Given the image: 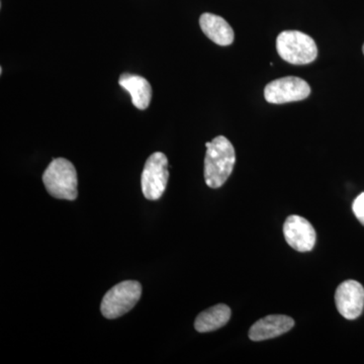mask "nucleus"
I'll list each match as a JSON object with an SVG mask.
<instances>
[{
  "mask_svg": "<svg viewBox=\"0 0 364 364\" xmlns=\"http://www.w3.org/2000/svg\"><path fill=\"white\" fill-rule=\"evenodd\" d=\"M205 183L210 188H221L231 176L236 162L233 145L226 136H219L205 143Z\"/></svg>",
  "mask_w": 364,
  "mask_h": 364,
  "instance_id": "1",
  "label": "nucleus"
},
{
  "mask_svg": "<svg viewBox=\"0 0 364 364\" xmlns=\"http://www.w3.org/2000/svg\"><path fill=\"white\" fill-rule=\"evenodd\" d=\"M43 182L53 198L66 200L77 198V172L65 158H57L50 163L43 174Z\"/></svg>",
  "mask_w": 364,
  "mask_h": 364,
  "instance_id": "2",
  "label": "nucleus"
},
{
  "mask_svg": "<svg viewBox=\"0 0 364 364\" xmlns=\"http://www.w3.org/2000/svg\"><path fill=\"white\" fill-rule=\"evenodd\" d=\"M277 53L293 65H306L315 61L318 48L315 41L299 31H284L277 39Z\"/></svg>",
  "mask_w": 364,
  "mask_h": 364,
  "instance_id": "3",
  "label": "nucleus"
},
{
  "mask_svg": "<svg viewBox=\"0 0 364 364\" xmlns=\"http://www.w3.org/2000/svg\"><path fill=\"white\" fill-rule=\"evenodd\" d=\"M142 296V286L135 280H126L112 287L102 299L100 311L107 318L122 317L136 305Z\"/></svg>",
  "mask_w": 364,
  "mask_h": 364,
  "instance_id": "4",
  "label": "nucleus"
},
{
  "mask_svg": "<svg viewBox=\"0 0 364 364\" xmlns=\"http://www.w3.org/2000/svg\"><path fill=\"white\" fill-rule=\"evenodd\" d=\"M168 159L161 152L153 153L144 166L141 186L147 200H157L161 198L168 182Z\"/></svg>",
  "mask_w": 364,
  "mask_h": 364,
  "instance_id": "5",
  "label": "nucleus"
},
{
  "mask_svg": "<svg viewBox=\"0 0 364 364\" xmlns=\"http://www.w3.org/2000/svg\"><path fill=\"white\" fill-rule=\"evenodd\" d=\"M311 95V87L304 79L296 76L277 79L268 83L264 90L267 102L273 105L287 104L306 100Z\"/></svg>",
  "mask_w": 364,
  "mask_h": 364,
  "instance_id": "6",
  "label": "nucleus"
},
{
  "mask_svg": "<svg viewBox=\"0 0 364 364\" xmlns=\"http://www.w3.org/2000/svg\"><path fill=\"white\" fill-rule=\"evenodd\" d=\"M335 303L340 315L347 320H355L364 308V289L356 280H346L337 287Z\"/></svg>",
  "mask_w": 364,
  "mask_h": 364,
  "instance_id": "7",
  "label": "nucleus"
},
{
  "mask_svg": "<svg viewBox=\"0 0 364 364\" xmlns=\"http://www.w3.org/2000/svg\"><path fill=\"white\" fill-rule=\"evenodd\" d=\"M287 243L299 252L313 250L316 244V231L308 220L298 215H289L284 224Z\"/></svg>",
  "mask_w": 364,
  "mask_h": 364,
  "instance_id": "8",
  "label": "nucleus"
},
{
  "mask_svg": "<svg viewBox=\"0 0 364 364\" xmlns=\"http://www.w3.org/2000/svg\"><path fill=\"white\" fill-rule=\"evenodd\" d=\"M294 326L293 318L284 315H272L260 318L249 330V338L252 341H263L277 338L291 331Z\"/></svg>",
  "mask_w": 364,
  "mask_h": 364,
  "instance_id": "9",
  "label": "nucleus"
},
{
  "mask_svg": "<svg viewBox=\"0 0 364 364\" xmlns=\"http://www.w3.org/2000/svg\"><path fill=\"white\" fill-rule=\"evenodd\" d=\"M203 33L220 46H229L234 42V31L225 18L213 14H203L200 18Z\"/></svg>",
  "mask_w": 364,
  "mask_h": 364,
  "instance_id": "10",
  "label": "nucleus"
},
{
  "mask_svg": "<svg viewBox=\"0 0 364 364\" xmlns=\"http://www.w3.org/2000/svg\"><path fill=\"white\" fill-rule=\"evenodd\" d=\"M119 85L130 93L132 102L136 109H146L149 107L152 87L147 79L134 74L124 73L119 77Z\"/></svg>",
  "mask_w": 364,
  "mask_h": 364,
  "instance_id": "11",
  "label": "nucleus"
},
{
  "mask_svg": "<svg viewBox=\"0 0 364 364\" xmlns=\"http://www.w3.org/2000/svg\"><path fill=\"white\" fill-rule=\"evenodd\" d=\"M231 309L224 304H220L203 311L196 318L195 328L200 333H208L219 330L229 322Z\"/></svg>",
  "mask_w": 364,
  "mask_h": 364,
  "instance_id": "12",
  "label": "nucleus"
},
{
  "mask_svg": "<svg viewBox=\"0 0 364 364\" xmlns=\"http://www.w3.org/2000/svg\"><path fill=\"white\" fill-rule=\"evenodd\" d=\"M354 215L364 226V193L359 195L352 205Z\"/></svg>",
  "mask_w": 364,
  "mask_h": 364,
  "instance_id": "13",
  "label": "nucleus"
},
{
  "mask_svg": "<svg viewBox=\"0 0 364 364\" xmlns=\"http://www.w3.org/2000/svg\"><path fill=\"white\" fill-rule=\"evenodd\" d=\"M363 54H364V45H363Z\"/></svg>",
  "mask_w": 364,
  "mask_h": 364,
  "instance_id": "14",
  "label": "nucleus"
}]
</instances>
